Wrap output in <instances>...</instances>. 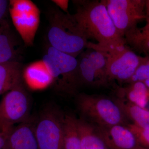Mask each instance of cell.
Returning <instances> with one entry per match:
<instances>
[{
  "mask_svg": "<svg viewBox=\"0 0 149 149\" xmlns=\"http://www.w3.org/2000/svg\"><path fill=\"white\" fill-rule=\"evenodd\" d=\"M73 14L88 41L105 46L124 40L120 37L107 9L106 0H74Z\"/></svg>",
  "mask_w": 149,
  "mask_h": 149,
  "instance_id": "obj_1",
  "label": "cell"
},
{
  "mask_svg": "<svg viewBox=\"0 0 149 149\" xmlns=\"http://www.w3.org/2000/svg\"><path fill=\"white\" fill-rule=\"evenodd\" d=\"M47 18L49 23L47 38L50 46L75 58L87 49L89 41L73 14L53 7L48 11Z\"/></svg>",
  "mask_w": 149,
  "mask_h": 149,
  "instance_id": "obj_2",
  "label": "cell"
},
{
  "mask_svg": "<svg viewBox=\"0 0 149 149\" xmlns=\"http://www.w3.org/2000/svg\"><path fill=\"white\" fill-rule=\"evenodd\" d=\"M75 99L80 117L94 125L109 126L118 124L127 125L130 123L113 98L78 93Z\"/></svg>",
  "mask_w": 149,
  "mask_h": 149,
  "instance_id": "obj_3",
  "label": "cell"
},
{
  "mask_svg": "<svg viewBox=\"0 0 149 149\" xmlns=\"http://www.w3.org/2000/svg\"><path fill=\"white\" fill-rule=\"evenodd\" d=\"M42 61L53 79V84L56 90L75 97L80 87L77 59L49 45Z\"/></svg>",
  "mask_w": 149,
  "mask_h": 149,
  "instance_id": "obj_4",
  "label": "cell"
},
{
  "mask_svg": "<svg viewBox=\"0 0 149 149\" xmlns=\"http://www.w3.org/2000/svg\"><path fill=\"white\" fill-rule=\"evenodd\" d=\"M88 48L104 54L108 76L111 83L116 80L119 83H126L135 73L143 58L128 47L125 40L106 46L91 42Z\"/></svg>",
  "mask_w": 149,
  "mask_h": 149,
  "instance_id": "obj_5",
  "label": "cell"
},
{
  "mask_svg": "<svg viewBox=\"0 0 149 149\" xmlns=\"http://www.w3.org/2000/svg\"><path fill=\"white\" fill-rule=\"evenodd\" d=\"M30 102L23 85L9 91L0 102V131L9 133L16 124L30 120Z\"/></svg>",
  "mask_w": 149,
  "mask_h": 149,
  "instance_id": "obj_6",
  "label": "cell"
},
{
  "mask_svg": "<svg viewBox=\"0 0 149 149\" xmlns=\"http://www.w3.org/2000/svg\"><path fill=\"white\" fill-rule=\"evenodd\" d=\"M77 59L80 86L100 88L110 85L111 82L107 72V58L103 53L87 48Z\"/></svg>",
  "mask_w": 149,
  "mask_h": 149,
  "instance_id": "obj_7",
  "label": "cell"
},
{
  "mask_svg": "<svg viewBox=\"0 0 149 149\" xmlns=\"http://www.w3.org/2000/svg\"><path fill=\"white\" fill-rule=\"evenodd\" d=\"M106 6L115 27L123 38L146 19L145 0H106Z\"/></svg>",
  "mask_w": 149,
  "mask_h": 149,
  "instance_id": "obj_8",
  "label": "cell"
},
{
  "mask_svg": "<svg viewBox=\"0 0 149 149\" xmlns=\"http://www.w3.org/2000/svg\"><path fill=\"white\" fill-rule=\"evenodd\" d=\"M9 12L24 45H33L40 23L39 8L30 0L10 1Z\"/></svg>",
  "mask_w": 149,
  "mask_h": 149,
  "instance_id": "obj_9",
  "label": "cell"
},
{
  "mask_svg": "<svg viewBox=\"0 0 149 149\" xmlns=\"http://www.w3.org/2000/svg\"><path fill=\"white\" fill-rule=\"evenodd\" d=\"M64 115L54 108L43 111L35 125L39 149H63Z\"/></svg>",
  "mask_w": 149,
  "mask_h": 149,
  "instance_id": "obj_10",
  "label": "cell"
},
{
  "mask_svg": "<svg viewBox=\"0 0 149 149\" xmlns=\"http://www.w3.org/2000/svg\"><path fill=\"white\" fill-rule=\"evenodd\" d=\"M95 125L99 135L109 149H146L126 125L109 126Z\"/></svg>",
  "mask_w": 149,
  "mask_h": 149,
  "instance_id": "obj_11",
  "label": "cell"
},
{
  "mask_svg": "<svg viewBox=\"0 0 149 149\" xmlns=\"http://www.w3.org/2000/svg\"><path fill=\"white\" fill-rule=\"evenodd\" d=\"M21 45L7 19L0 24V63L20 62Z\"/></svg>",
  "mask_w": 149,
  "mask_h": 149,
  "instance_id": "obj_12",
  "label": "cell"
},
{
  "mask_svg": "<svg viewBox=\"0 0 149 149\" xmlns=\"http://www.w3.org/2000/svg\"><path fill=\"white\" fill-rule=\"evenodd\" d=\"M7 149H39L31 120L14 126L8 133Z\"/></svg>",
  "mask_w": 149,
  "mask_h": 149,
  "instance_id": "obj_13",
  "label": "cell"
},
{
  "mask_svg": "<svg viewBox=\"0 0 149 149\" xmlns=\"http://www.w3.org/2000/svg\"><path fill=\"white\" fill-rule=\"evenodd\" d=\"M23 77L27 86L33 90H42L53 83V79L42 60L24 68Z\"/></svg>",
  "mask_w": 149,
  "mask_h": 149,
  "instance_id": "obj_14",
  "label": "cell"
},
{
  "mask_svg": "<svg viewBox=\"0 0 149 149\" xmlns=\"http://www.w3.org/2000/svg\"><path fill=\"white\" fill-rule=\"evenodd\" d=\"M24 68L20 62L0 63V95L23 85Z\"/></svg>",
  "mask_w": 149,
  "mask_h": 149,
  "instance_id": "obj_15",
  "label": "cell"
},
{
  "mask_svg": "<svg viewBox=\"0 0 149 149\" xmlns=\"http://www.w3.org/2000/svg\"><path fill=\"white\" fill-rule=\"evenodd\" d=\"M77 129L82 149H107L95 125L80 117L77 118Z\"/></svg>",
  "mask_w": 149,
  "mask_h": 149,
  "instance_id": "obj_16",
  "label": "cell"
},
{
  "mask_svg": "<svg viewBox=\"0 0 149 149\" xmlns=\"http://www.w3.org/2000/svg\"><path fill=\"white\" fill-rule=\"evenodd\" d=\"M114 101L128 120L141 127H149V110L128 101L124 98L117 97Z\"/></svg>",
  "mask_w": 149,
  "mask_h": 149,
  "instance_id": "obj_17",
  "label": "cell"
},
{
  "mask_svg": "<svg viewBox=\"0 0 149 149\" xmlns=\"http://www.w3.org/2000/svg\"><path fill=\"white\" fill-rule=\"evenodd\" d=\"M118 95V97L145 108L149 103V90L143 82L128 84L125 88L119 89Z\"/></svg>",
  "mask_w": 149,
  "mask_h": 149,
  "instance_id": "obj_18",
  "label": "cell"
},
{
  "mask_svg": "<svg viewBox=\"0 0 149 149\" xmlns=\"http://www.w3.org/2000/svg\"><path fill=\"white\" fill-rule=\"evenodd\" d=\"M131 49L149 56V23L141 28L138 27L127 32L124 37Z\"/></svg>",
  "mask_w": 149,
  "mask_h": 149,
  "instance_id": "obj_19",
  "label": "cell"
},
{
  "mask_svg": "<svg viewBox=\"0 0 149 149\" xmlns=\"http://www.w3.org/2000/svg\"><path fill=\"white\" fill-rule=\"evenodd\" d=\"M77 118L69 113L64 115L63 149H82L77 129Z\"/></svg>",
  "mask_w": 149,
  "mask_h": 149,
  "instance_id": "obj_20",
  "label": "cell"
},
{
  "mask_svg": "<svg viewBox=\"0 0 149 149\" xmlns=\"http://www.w3.org/2000/svg\"><path fill=\"white\" fill-rule=\"evenodd\" d=\"M149 78V56L143 57L141 63L131 78L126 82L129 84L143 82Z\"/></svg>",
  "mask_w": 149,
  "mask_h": 149,
  "instance_id": "obj_21",
  "label": "cell"
},
{
  "mask_svg": "<svg viewBox=\"0 0 149 149\" xmlns=\"http://www.w3.org/2000/svg\"><path fill=\"white\" fill-rule=\"evenodd\" d=\"M127 126L136 136L141 146L149 149V127L141 128L131 123Z\"/></svg>",
  "mask_w": 149,
  "mask_h": 149,
  "instance_id": "obj_22",
  "label": "cell"
},
{
  "mask_svg": "<svg viewBox=\"0 0 149 149\" xmlns=\"http://www.w3.org/2000/svg\"><path fill=\"white\" fill-rule=\"evenodd\" d=\"M9 2L10 1L6 0H0V24L7 20Z\"/></svg>",
  "mask_w": 149,
  "mask_h": 149,
  "instance_id": "obj_23",
  "label": "cell"
},
{
  "mask_svg": "<svg viewBox=\"0 0 149 149\" xmlns=\"http://www.w3.org/2000/svg\"><path fill=\"white\" fill-rule=\"evenodd\" d=\"M59 9L65 13H69L68 10L69 1L68 0H53L52 1Z\"/></svg>",
  "mask_w": 149,
  "mask_h": 149,
  "instance_id": "obj_24",
  "label": "cell"
},
{
  "mask_svg": "<svg viewBox=\"0 0 149 149\" xmlns=\"http://www.w3.org/2000/svg\"><path fill=\"white\" fill-rule=\"evenodd\" d=\"M8 133L0 131V149H7Z\"/></svg>",
  "mask_w": 149,
  "mask_h": 149,
  "instance_id": "obj_25",
  "label": "cell"
},
{
  "mask_svg": "<svg viewBox=\"0 0 149 149\" xmlns=\"http://www.w3.org/2000/svg\"><path fill=\"white\" fill-rule=\"evenodd\" d=\"M146 23H149V0L146 1Z\"/></svg>",
  "mask_w": 149,
  "mask_h": 149,
  "instance_id": "obj_26",
  "label": "cell"
},
{
  "mask_svg": "<svg viewBox=\"0 0 149 149\" xmlns=\"http://www.w3.org/2000/svg\"><path fill=\"white\" fill-rule=\"evenodd\" d=\"M143 83L149 90V79H147L146 81H144Z\"/></svg>",
  "mask_w": 149,
  "mask_h": 149,
  "instance_id": "obj_27",
  "label": "cell"
},
{
  "mask_svg": "<svg viewBox=\"0 0 149 149\" xmlns=\"http://www.w3.org/2000/svg\"></svg>",
  "mask_w": 149,
  "mask_h": 149,
  "instance_id": "obj_28",
  "label": "cell"
}]
</instances>
